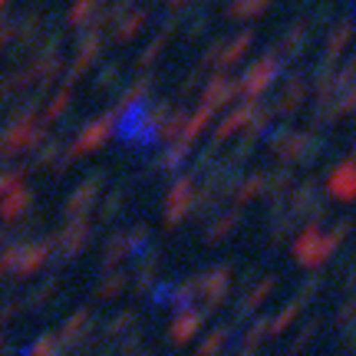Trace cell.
Here are the masks:
<instances>
[{"instance_id":"obj_1","label":"cell","mask_w":356,"mask_h":356,"mask_svg":"<svg viewBox=\"0 0 356 356\" xmlns=\"http://www.w3.org/2000/svg\"><path fill=\"white\" fill-rule=\"evenodd\" d=\"M172 102H132L122 113H113V132L129 145H139V149H152L159 142V129L172 115Z\"/></svg>"},{"instance_id":"obj_2","label":"cell","mask_w":356,"mask_h":356,"mask_svg":"<svg viewBox=\"0 0 356 356\" xmlns=\"http://www.w3.org/2000/svg\"><path fill=\"white\" fill-rule=\"evenodd\" d=\"M353 231V218H343V221H337L330 231L320 228V221H314V225H304V231L293 238L291 244V254L293 261L300 267H323L327 261H330L340 248H343L346 234Z\"/></svg>"},{"instance_id":"obj_3","label":"cell","mask_w":356,"mask_h":356,"mask_svg":"<svg viewBox=\"0 0 356 356\" xmlns=\"http://www.w3.org/2000/svg\"><path fill=\"white\" fill-rule=\"evenodd\" d=\"M267 145H270V155H274L284 168L291 165V162H314V159L323 152V142H320L317 136L297 132V129H274Z\"/></svg>"},{"instance_id":"obj_4","label":"cell","mask_w":356,"mask_h":356,"mask_svg":"<svg viewBox=\"0 0 356 356\" xmlns=\"http://www.w3.org/2000/svg\"><path fill=\"white\" fill-rule=\"evenodd\" d=\"M228 291H231V267H225V264H218L195 277V297H202L204 314H211V310H218V307L225 304Z\"/></svg>"},{"instance_id":"obj_5","label":"cell","mask_w":356,"mask_h":356,"mask_svg":"<svg viewBox=\"0 0 356 356\" xmlns=\"http://www.w3.org/2000/svg\"><path fill=\"white\" fill-rule=\"evenodd\" d=\"M191 198H195V181L188 175H175V181H172V188L165 195V204H162L165 225H181L191 215Z\"/></svg>"},{"instance_id":"obj_6","label":"cell","mask_w":356,"mask_h":356,"mask_svg":"<svg viewBox=\"0 0 356 356\" xmlns=\"http://www.w3.org/2000/svg\"><path fill=\"white\" fill-rule=\"evenodd\" d=\"M280 73V63H277V56H261L248 73H244L241 79H238V96H248V99H257L261 92H264L274 79H277Z\"/></svg>"},{"instance_id":"obj_7","label":"cell","mask_w":356,"mask_h":356,"mask_svg":"<svg viewBox=\"0 0 356 356\" xmlns=\"http://www.w3.org/2000/svg\"><path fill=\"white\" fill-rule=\"evenodd\" d=\"M254 102L257 99H244V102H238V106H231V113L218 122L215 136H211V145H215V149H221L228 139H234V136H238V129H248L251 113H254Z\"/></svg>"},{"instance_id":"obj_8","label":"cell","mask_w":356,"mask_h":356,"mask_svg":"<svg viewBox=\"0 0 356 356\" xmlns=\"http://www.w3.org/2000/svg\"><path fill=\"white\" fill-rule=\"evenodd\" d=\"M274 287H277V277H264L257 280L254 287H248V293H244L241 300H238V307H234V320H231V327H238L241 320H248L251 314H257L261 307H264V300L274 293Z\"/></svg>"},{"instance_id":"obj_9","label":"cell","mask_w":356,"mask_h":356,"mask_svg":"<svg viewBox=\"0 0 356 356\" xmlns=\"http://www.w3.org/2000/svg\"><path fill=\"white\" fill-rule=\"evenodd\" d=\"M327 191L337 202H356V159H343L327 178Z\"/></svg>"},{"instance_id":"obj_10","label":"cell","mask_w":356,"mask_h":356,"mask_svg":"<svg viewBox=\"0 0 356 356\" xmlns=\"http://www.w3.org/2000/svg\"><path fill=\"white\" fill-rule=\"evenodd\" d=\"M204 320H208V314H204V310H195V307H188V310L175 314V320H172V330H168L172 343H175V346L191 343V340L198 337V330L204 327Z\"/></svg>"},{"instance_id":"obj_11","label":"cell","mask_w":356,"mask_h":356,"mask_svg":"<svg viewBox=\"0 0 356 356\" xmlns=\"http://www.w3.org/2000/svg\"><path fill=\"white\" fill-rule=\"evenodd\" d=\"M113 122H115V115H102V119H92L83 132H79V139L76 145H73V155H86V152H96L102 142L113 136Z\"/></svg>"},{"instance_id":"obj_12","label":"cell","mask_w":356,"mask_h":356,"mask_svg":"<svg viewBox=\"0 0 356 356\" xmlns=\"http://www.w3.org/2000/svg\"><path fill=\"white\" fill-rule=\"evenodd\" d=\"M238 225H241V208H234V204H231L228 211L211 215L208 228H204V244H221L225 238H231L238 231Z\"/></svg>"},{"instance_id":"obj_13","label":"cell","mask_w":356,"mask_h":356,"mask_svg":"<svg viewBox=\"0 0 356 356\" xmlns=\"http://www.w3.org/2000/svg\"><path fill=\"white\" fill-rule=\"evenodd\" d=\"M264 195H267V172H251V175L234 181L228 198H234V208H244V204H251L254 198H264Z\"/></svg>"},{"instance_id":"obj_14","label":"cell","mask_w":356,"mask_h":356,"mask_svg":"<svg viewBox=\"0 0 356 356\" xmlns=\"http://www.w3.org/2000/svg\"><path fill=\"white\" fill-rule=\"evenodd\" d=\"M234 96H238V83H231L225 73H218V76H211V83L204 86L202 106L204 109H211V113H218V109H221V106H228Z\"/></svg>"},{"instance_id":"obj_15","label":"cell","mask_w":356,"mask_h":356,"mask_svg":"<svg viewBox=\"0 0 356 356\" xmlns=\"http://www.w3.org/2000/svg\"><path fill=\"white\" fill-rule=\"evenodd\" d=\"M304 96H307V83L300 76H291L287 79V86L280 89L277 102L270 106V113L274 115H293L300 106H304Z\"/></svg>"},{"instance_id":"obj_16","label":"cell","mask_w":356,"mask_h":356,"mask_svg":"<svg viewBox=\"0 0 356 356\" xmlns=\"http://www.w3.org/2000/svg\"><path fill=\"white\" fill-rule=\"evenodd\" d=\"M99 181H102V172H96V175H89L83 185L76 188V195L70 198V204H66V211L70 215H83L89 204L96 202V195H99Z\"/></svg>"},{"instance_id":"obj_17","label":"cell","mask_w":356,"mask_h":356,"mask_svg":"<svg viewBox=\"0 0 356 356\" xmlns=\"http://www.w3.org/2000/svg\"><path fill=\"white\" fill-rule=\"evenodd\" d=\"M155 274H159V251L155 248H149V251H142L139 254V267H136V293H145L152 291V280Z\"/></svg>"},{"instance_id":"obj_18","label":"cell","mask_w":356,"mask_h":356,"mask_svg":"<svg viewBox=\"0 0 356 356\" xmlns=\"http://www.w3.org/2000/svg\"><path fill=\"white\" fill-rule=\"evenodd\" d=\"M248 47H251V33H241L238 40H231L225 50H215V53H211V56H208V63H215L218 70H228V66H234L238 60H241Z\"/></svg>"},{"instance_id":"obj_19","label":"cell","mask_w":356,"mask_h":356,"mask_svg":"<svg viewBox=\"0 0 356 356\" xmlns=\"http://www.w3.org/2000/svg\"><path fill=\"white\" fill-rule=\"evenodd\" d=\"M188 155H191V145H185V142H172L165 152H162L159 172H165V175H178V172L185 168V162H188Z\"/></svg>"},{"instance_id":"obj_20","label":"cell","mask_w":356,"mask_h":356,"mask_svg":"<svg viewBox=\"0 0 356 356\" xmlns=\"http://www.w3.org/2000/svg\"><path fill=\"white\" fill-rule=\"evenodd\" d=\"M129 257V248H126V234L119 231L113 238H106V248H102V267L106 270H115Z\"/></svg>"},{"instance_id":"obj_21","label":"cell","mask_w":356,"mask_h":356,"mask_svg":"<svg viewBox=\"0 0 356 356\" xmlns=\"http://www.w3.org/2000/svg\"><path fill=\"white\" fill-rule=\"evenodd\" d=\"M267 340H270V317H257L254 323H251V330L244 333L241 350L244 353H257L261 343H267Z\"/></svg>"},{"instance_id":"obj_22","label":"cell","mask_w":356,"mask_h":356,"mask_svg":"<svg viewBox=\"0 0 356 356\" xmlns=\"http://www.w3.org/2000/svg\"><path fill=\"white\" fill-rule=\"evenodd\" d=\"M136 327V310H119L115 317L106 320V327H102V337H106V346L113 343V340H119L126 330H132Z\"/></svg>"},{"instance_id":"obj_23","label":"cell","mask_w":356,"mask_h":356,"mask_svg":"<svg viewBox=\"0 0 356 356\" xmlns=\"http://www.w3.org/2000/svg\"><path fill=\"white\" fill-rule=\"evenodd\" d=\"M231 330H234L231 323H221V327H215V330H211L202 340V346H198V353H195V356H218L221 350H225V346H228Z\"/></svg>"},{"instance_id":"obj_24","label":"cell","mask_w":356,"mask_h":356,"mask_svg":"<svg viewBox=\"0 0 356 356\" xmlns=\"http://www.w3.org/2000/svg\"><path fill=\"white\" fill-rule=\"evenodd\" d=\"M63 340H66L70 346H86V343H89V310H79L76 317L66 323Z\"/></svg>"},{"instance_id":"obj_25","label":"cell","mask_w":356,"mask_h":356,"mask_svg":"<svg viewBox=\"0 0 356 356\" xmlns=\"http://www.w3.org/2000/svg\"><path fill=\"white\" fill-rule=\"evenodd\" d=\"M89 234H92V228H89V221H73L70 228H66V257H73V254H79L83 248H86V241H89Z\"/></svg>"},{"instance_id":"obj_26","label":"cell","mask_w":356,"mask_h":356,"mask_svg":"<svg viewBox=\"0 0 356 356\" xmlns=\"http://www.w3.org/2000/svg\"><path fill=\"white\" fill-rule=\"evenodd\" d=\"M300 310H304V304H300V300H291V304L280 307L277 314L270 317V340H274V337H280L287 327H293V320H297V314H300Z\"/></svg>"},{"instance_id":"obj_27","label":"cell","mask_w":356,"mask_h":356,"mask_svg":"<svg viewBox=\"0 0 356 356\" xmlns=\"http://www.w3.org/2000/svg\"><path fill=\"white\" fill-rule=\"evenodd\" d=\"M340 115H337V99H317L314 113H310V126L314 129H327L333 126Z\"/></svg>"},{"instance_id":"obj_28","label":"cell","mask_w":356,"mask_h":356,"mask_svg":"<svg viewBox=\"0 0 356 356\" xmlns=\"http://www.w3.org/2000/svg\"><path fill=\"white\" fill-rule=\"evenodd\" d=\"M122 202H126V191L122 188H115V191H109L106 195V202H102V208H99V221L106 225V221H113L119 211H122Z\"/></svg>"},{"instance_id":"obj_29","label":"cell","mask_w":356,"mask_h":356,"mask_svg":"<svg viewBox=\"0 0 356 356\" xmlns=\"http://www.w3.org/2000/svg\"><path fill=\"white\" fill-rule=\"evenodd\" d=\"M126 287H129V274H113L106 284H99L96 297H99V300H115V297L126 291Z\"/></svg>"},{"instance_id":"obj_30","label":"cell","mask_w":356,"mask_h":356,"mask_svg":"<svg viewBox=\"0 0 356 356\" xmlns=\"http://www.w3.org/2000/svg\"><path fill=\"white\" fill-rule=\"evenodd\" d=\"M317 330H320V320H307L304 330H300V333H297V337L291 340L293 346H287V353H284V356H297L307 343H310V340H314V333H317Z\"/></svg>"},{"instance_id":"obj_31","label":"cell","mask_w":356,"mask_h":356,"mask_svg":"<svg viewBox=\"0 0 356 356\" xmlns=\"http://www.w3.org/2000/svg\"><path fill=\"white\" fill-rule=\"evenodd\" d=\"M353 323H356V293L337 310V327H340V330H350Z\"/></svg>"},{"instance_id":"obj_32","label":"cell","mask_w":356,"mask_h":356,"mask_svg":"<svg viewBox=\"0 0 356 356\" xmlns=\"http://www.w3.org/2000/svg\"><path fill=\"white\" fill-rule=\"evenodd\" d=\"M350 113H356V83L337 96V115H350Z\"/></svg>"},{"instance_id":"obj_33","label":"cell","mask_w":356,"mask_h":356,"mask_svg":"<svg viewBox=\"0 0 356 356\" xmlns=\"http://www.w3.org/2000/svg\"><path fill=\"white\" fill-rule=\"evenodd\" d=\"M115 353H119V356H142V337H139V333H129V337H122V343L115 346Z\"/></svg>"},{"instance_id":"obj_34","label":"cell","mask_w":356,"mask_h":356,"mask_svg":"<svg viewBox=\"0 0 356 356\" xmlns=\"http://www.w3.org/2000/svg\"><path fill=\"white\" fill-rule=\"evenodd\" d=\"M320 287H323V277H310V280H304L300 284V293L293 297V300H300V304H310L314 297L320 293Z\"/></svg>"},{"instance_id":"obj_35","label":"cell","mask_w":356,"mask_h":356,"mask_svg":"<svg viewBox=\"0 0 356 356\" xmlns=\"http://www.w3.org/2000/svg\"><path fill=\"white\" fill-rule=\"evenodd\" d=\"M113 83H115V66H109V70H106V73H102V76H99V89H102V86L109 89V86H113Z\"/></svg>"},{"instance_id":"obj_36","label":"cell","mask_w":356,"mask_h":356,"mask_svg":"<svg viewBox=\"0 0 356 356\" xmlns=\"http://www.w3.org/2000/svg\"><path fill=\"white\" fill-rule=\"evenodd\" d=\"M66 102H70V96L63 92V96L56 99V106H50V115H60V113H63V109H66Z\"/></svg>"},{"instance_id":"obj_37","label":"cell","mask_w":356,"mask_h":356,"mask_svg":"<svg viewBox=\"0 0 356 356\" xmlns=\"http://www.w3.org/2000/svg\"><path fill=\"white\" fill-rule=\"evenodd\" d=\"M142 356H152V353H142Z\"/></svg>"}]
</instances>
